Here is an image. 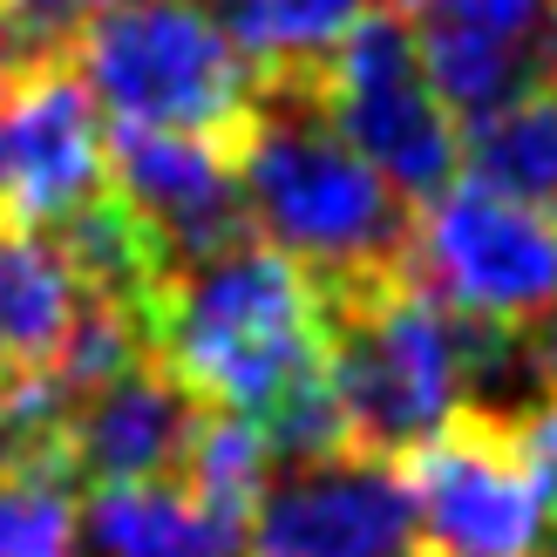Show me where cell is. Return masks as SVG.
I'll return each instance as SVG.
<instances>
[{"mask_svg":"<svg viewBox=\"0 0 557 557\" xmlns=\"http://www.w3.org/2000/svg\"><path fill=\"white\" fill-rule=\"evenodd\" d=\"M225 150L252 232H265V245L299 259L320 286L408 265L414 211L341 136L313 69L259 75Z\"/></svg>","mask_w":557,"mask_h":557,"instance_id":"1","label":"cell"},{"mask_svg":"<svg viewBox=\"0 0 557 557\" xmlns=\"http://www.w3.org/2000/svg\"><path fill=\"white\" fill-rule=\"evenodd\" d=\"M150 354L198 401L265 422L286 395L326 374L320 278L252 238L190 259L150 299Z\"/></svg>","mask_w":557,"mask_h":557,"instance_id":"2","label":"cell"},{"mask_svg":"<svg viewBox=\"0 0 557 557\" xmlns=\"http://www.w3.org/2000/svg\"><path fill=\"white\" fill-rule=\"evenodd\" d=\"M326 299V381L360 456L401 462L469 408V320L442 306L408 265L374 278H333Z\"/></svg>","mask_w":557,"mask_h":557,"instance_id":"3","label":"cell"},{"mask_svg":"<svg viewBox=\"0 0 557 557\" xmlns=\"http://www.w3.org/2000/svg\"><path fill=\"white\" fill-rule=\"evenodd\" d=\"M69 69L109 123L198 136H232L259 82L232 27H218L190 0H102L75 27Z\"/></svg>","mask_w":557,"mask_h":557,"instance_id":"4","label":"cell"},{"mask_svg":"<svg viewBox=\"0 0 557 557\" xmlns=\"http://www.w3.org/2000/svg\"><path fill=\"white\" fill-rule=\"evenodd\" d=\"M313 75H320V96L333 109V123H341V136L408 205L414 198L429 205L435 190H449L456 163H462L456 116L435 96L401 8H368L326 48V62Z\"/></svg>","mask_w":557,"mask_h":557,"instance_id":"5","label":"cell"},{"mask_svg":"<svg viewBox=\"0 0 557 557\" xmlns=\"http://www.w3.org/2000/svg\"><path fill=\"white\" fill-rule=\"evenodd\" d=\"M414 523L442 557H537L550 490L523 442V414L456 408L422 449L401 456Z\"/></svg>","mask_w":557,"mask_h":557,"instance_id":"6","label":"cell"},{"mask_svg":"<svg viewBox=\"0 0 557 557\" xmlns=\"http://www.w3.org/2000/svg\"><path fill=\"white\" fill-rule=\"evenodd\" d=\"M408 272L462 320L531 333L557 313V218L490 190L483 177H462L429 198Z\"/></svg>","mask_w":557,"mask_h":557,"instance_id":"7","label":"cell"},{"mask_svg":"<svg viewBox=\"0 0 557 557\" xmlns=\"http://www.w3.org/2000/svg\"><path fill=\"white\" fill-rule=\"evenodd\" d=\"M414 537V496L387 456L278 462L245 523V557H395Z\"/></svg>","mask_w":557,"mask_h":557,"instance_id":"8","label":"cell"},{"mask_svg":"<svg viewBox=\"0 0 557 557\" xmlns=\"http://www.w3.org/2000/svg\"><path fill=\"white\" fill-rule=\"evenodd\" d=\"M109 184L102 109L69 54L27 62L0 89V218L54 225Z\"/></svg>","mask_w":557,"mask_h":557,"instance_id":"9","label":"cell"},{"mask_svg":"<svg viewBox=\"0 0 557 557\" xmlns=\"http://www.w3.org/2000/svg\"><path fill=\"white\" fill-rule=\"evenodd\" d=\"M102 150H109L116 198L157 232V245L171 252V272L190 265V259L225 252L238 238H252V218H245L225 136L116 123L102 136Z\"/></svg>","mask_w":557,"mask_h":557,"instance_id":"10","label":"cell"},{"mask_svg":"<svg viewBox=\"0 0 557 557\" xmlns=\"http://www.w3.org/2000/svg\"><path fill=\"white\" fill-rule=\"evenodd\" d=\"M211 401L144 354L116 381L89 387L69 422H62V462L75 483H144V476H177L190 442H198Z\"/></svg>","mask_w":557,"mask_h":557,"instance_id":"11","label":"cell"},{"mask_svg":"<svg viewBox=\"0 0 557 557\" xmlns=\"http://www.w3.org/2000/svg\"><path fill=\"white\" fill-rule=\"evenodd\" d=\"M75 531L96 557H245V523L211 517L184 476L89 483Z\"/></svg>","mask_w":557,"mask_h":557,"instance_id":"12","label":"cell"},{"mask_svg":"<svg viewBox=\"0 0 557 557\" xmlns=\"http://www.w3.org/2000/svg\"><path fill=\"white\" fill-rule=\"evenodd\" d=\"M82 272L54 225L0 218V374H41L82 306Z\"/></svg>","mask_w":557,"mask_h":557,"instance_id":"13","label":"cell"},{"mask_svg":"<svg viewBox=\"0 0 557 557\" xmlns=\"http://www.w3.org/2000/svg\"><path fill=\"white\" fill-rule=\"evenodd\" d=\"M462 163H469V177H483L490 190L557 218V75L531 82L523 96L496 102L490 116L469 123Z\"/></svg>","mask_w":557,"mask_h":557,"instance_id":"14","label":"cell"},{"mask_svg":"<svg viewBox=\"0 0 557 557\" xmlns=\"http://www.w3.org/2000/svg\"><path fill=\"white\" fill-rule=\"evenodd\" d=\"M374 0H232V41L259 75L320 69L326 48L368 14Z\"/></svg>","mask_w":557,"mask_h":557,"instance_id":"15","label":"cell"},{"mask_svg":"<svg viewBox=\"0 0 557 557\" xmlns=\"http://www.w3.org/2000/svg\"><path fill=\"white\" fill-rule=\"evenodd\" d=\"M0 557H75V483L62 469H0Z\"/></svg>","mask_w":557,"mask_h":557,"instance_id":"16","label":"cell"},{"mask_svg":"<svg viewBox=\"0 0 557 557\" xmlns=\"http://www.w3.org/2000/svg\"><path fill=\"white\" fill-rule=\"evenodd\" d=\"M62 422L69 401L48 374H0V469H62L69 476Z\"/></svg>","mask_w":557,"mask_h":557,"instance_id":"17","label":"cell"},{"mask_svg":"<svg viewBox=\"0 0 557 557\" xmlns=\"http://www.w3.org/2000/svg\"><path fill=\"white\" fill-rule=\"evenodd\" d=\"M414 27H462V35L517 41V48H550L544 0H401Z\"/></svg>","mask_w":557,"mask_h":557,"instance_id":"18","label":"cell"},{"mask_svg":"<svg viewBox=\"0 0 557 557\" xmlns=\"http://www.w3.org/2000/svg\"><path fill=\"white\" fill-rule=\"evenodd\" d=\"M96 8H102V0H0V14H8L14 41L27 54H69L75 27L89 21Z\"/></svg>","mask_w":557,"mask_h":557,"instance_id":"19","label":"cell"},{"mask_svg":"<svg viewBox=\"0 0 557 557\" xmlns=\"http://www.w3.org/2000/svg\"><path fill=\"white\" fill-rule=\"evenodd\" d=\"M523 442H531V462H537V476H544L550 504H557V395H544L531 414H523Z\"/></svg>","mask_w":557,"mask_h":557,"instance_id":"20","label":"cell"},{"mask_svg":"<svg viewBox=\"0 0 557 557\" xmlns=\"http://www.w3.org/2000/svg\"><path fill=\"white\" fill-rule=\"evenodd\" d=\"M27 62H41V54H27L21 41H14V27H8V14H0V89H8V82L27 69Z\"/></svg>","mask_w":557,"mask_h":557,"instance_id":"21","label":"cell"},{"mask_svg":"<svg viewBox=\"0 0 557 557\" xmlns=\"http://www.w3.org/2000/svg\"><path fill=\"white\" fill-rule=\"evenodd\" d=\"M537 354H544V381H550V395H557V313H550V333L537 341Z\"/></svg>","mask_w":557,"mask_h":557,"instance_id":"22","label":"cell"},{"mask_svg":"<svg viewBox=\"0 0 557 557\" xmlns=\"http://www.w3.org/2000/svg\"><path fill=\"white\" fill-rule=\"evenodd\" d=\"M395 557H442V550H435V544H429V537H414V544H401V550H395Z\"/></svg>","mask_w":557,"mask_h":557,"instance_id":"23","label":"cell"},{"mask_svg":"<svg viewBox=\"0 0 557 557\" xmlns=\"http://www.w3.org/2000/svg\"><path fill=\"white\" fill-rule=\"evenodd\" d=\"M544 14H550V54H557V0H544Z\"/></svg>","mask_w":557,"mask_h":557,"instance_id":"24","label":"cell"},{"mask_svg":"<svg viewBox=\"0 0 557 557\" xmlns=\"http://www.w3.org/2000/svg\"><path fill=\"white\" fill-rule=\"evenodd\" d=\"M550 557H557V544H550Z\"/></svg>","mask_w":557,"mask_h":557,"instance_id":"25","label":"cell"}]
</instances>
